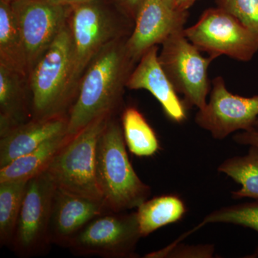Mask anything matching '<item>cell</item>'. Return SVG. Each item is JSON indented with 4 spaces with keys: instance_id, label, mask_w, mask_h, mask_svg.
Here are the masks:
<instances>
[{
    "instance_id": "1",
    "label": "cell",
    "mask_w": 258,
    "mask_h": 258,
    "mask_svg": "<svg viewBox=\"0 0 258 258\" xmlns=\"http://www.w3.org/2000/svg\"><path fill=\"white\" fill-rule=\"evenodd\" d=\"M128 36L118 37L105 45L85 71L69 113V137L102 115H114L118 111L136 63L125 45Z\"/></svg>"
},
{
    "instance_id": "2",
    "label": "cell",
    "mask_w": 258,
    "mask_h": 258,
    "mask_svg": "<svg viewBox=\"0 0 258 258\" xmlns=\"http://www.w3.org/2000/svg\"><path fill=\"white\" fill-rule=\"evenodd\" d=\"M125 147L122 125L113 116L98 142L96 162L102 201L111 212L137 209L152 193L134 170Z\"/></svg>"
},
{
    "instance_id": "3",
    "label": "cell",
    "mask_w": 258,
    "mask_h": 258,
    "mask_svg": "<svg viewBox=\"0 0 258 258\" xmlns=\"http://www.w3.org/2000/svg\"><path fill=\"white\" fill-rule=\"evenodd\" d=\"M72 66L73 41L69 23L29 74L32 118L69 115L74 103L69 94Z\"/></svg>"
},
{
    "instance_id": "4",
    "label": "cell",
    "mask_w": 258,
    "mask_h": 258,
    "mask_svg": "<svg viewBox=\"0 0 258 258\" xmlns=\"http://www.w3.org/2000/svg\"><path fill=\"white\" fill-rule=\"evenodd\" d=\"M113 116L104 115L93 120L57 153L46 170L57 188L103 202L97 180V148Z\"/></svg>"
},
{
    "instance_id": "5",
    "label": "cell",
    "mask_w": 258,
    "mask_h": 258,
    "mask_svg": "<svg viewBox=\"0 0 258 258\" xmlns=\"http://www.w3.org/2000/svg\"><path fill=\"white\" fill-rule=\"evenodd\" d=\"M69 23L73 41L69 94L74 103L80 81L95 56L112 40L131 32L98 0L73 7Z\"/></svg>"
},
{
    "instance_id": "6",
    "label": "cell",
    "mask_w": 258,
    "mask_h": 258,
    "mask_svg": "<svg viewBox=\"0 0 258 258\" xmlns=\"http://www.w3.org/2000/svg\"><path fill=\"white\" fill-rule=\"evenodd\" d=\"M184 30L172 34L162 42L159 61L176 92L182 95L185 107L199 110L208 102L211 91L208 69L217 58L202 55L185 36Z\"/></svg>"
},
{
    "instance_id": "7",
    "label": "cell",
    "mask_w": 258,
    "mask_h": 258,
    "mask_svg": "<svg viewBox=\"0 0 258 258\" xmlns=\"http://www.w3.org/2000/svg\"><path fill=\"white\" fill-rule=\"evenodd\" d=\"M184 32L199 50L216 58L226 55L249 62L258 52L257 32L218 7L204 11L198 21Z\"/></svg>"
},
{
    "instance_id": "8",
    "label": "cell",
    "mask_w": 258,
    "mask_h": 258,
    "mask_svg": "<svg viewBox=\"0 0 258 258\" xmlns=\"http://www.w3.org/2000/svg\"><path fill=\"white\" fill-rule=\"evenodd\" d=\"M56 189L57 186L46 171L27 181L9 247L19 257H36L50 249V222Z\"/></svg>"
},
{
    "instance_id": "9",
    "label": "cell",
    "mask_w": 258,
    "mask_h": 258,
    "mask_svg": "<svg viewBox=\"0 0 258 258\" xmlns=\"http://www.w3.org/2000/svg\"><path fill=\"white\" fill-rule=\"evenodd\" d=\"M141 238L137 212H108L91 220L67 248L77 256L134 258Z\"/></svg>"
},
{
    "instance_id": "10",
    "label": "cell",
    "mask_w": 258,
    "mask_h": 258,
    "mask_svg": "<svg viewBox=\"0 0 258 258\" xmlns=\"http://www.w3.org/2000/svg\"><path fill=\"white\" fill-rule=\"evenodd\" d=\"M10 5L23 39L30 74L69 23L73 7L52 0H17Z\"/></svg>"
},
{
    "instance_id": "11",
    "label": "cell",
    "mask_w": 258,
    "mask_h": 258,
    "mask_svg": "<svg viewBox=\"0 0 258 258\" xmlns=\"http://www.w3.org/2000/svg\"><path fill=\"white\" fill-rule=\"evenodd\" d=\"M212 85L209 101L195 115L196 124L217 140L252 128L258 118V95L233 94L226 87L221 76L212 80Z\"/></svg>"
},
{
    "instance_id": "12",
    "label": "cell",
    "mask_w": 258,
    "mask_h": 258,
    "mask_svg": "<svg viewBox=\"0 0 258 258\" xmlns=\"http://www.w3.org/2000/svg\"><path fill=\"white\" fill-rule=\"evenodd\" d=\"M188 18V11L171 8L163 0H142L134 18V28L125 43L132 60L137 63L151 47L184 30Z\"/></svg>"
},
{
    "instance_id": "13",
    "label": "cell",
    "mask_w": 258,
    "mask_h": 258,
    "mask_svg": "<svg viewBox=\"0 0 258 258\" xmlns=\"http://www.w3.org/2000/svg\"><path fill=\"white\" fill-rule=\"evenodd\" d=\"M111 212L103 202L84 198L57 187L50 222L51 244L68 247L78 234L96 217Z\"/></svg>"
},
{
    "instance_id": "14",
    "label": "cell",
    "mask_w": 258,
    "mask_h": 258,
    "mask_svg": "<svg viewBox=\"0 0 258 258\" xmlns=\"http://www.w3.org/2000/svg\"><path fill=\"white\" fill-rule=\"evenodd\" d=\"M157 45L142 55L126 83L131 90H147L162 106L166 115L176 123L186 118V108L159 61Z\"/></svg>"
},
{
    "instance_id": "15",
    "label": "cell",
    "mask_w": 258,
    "mask_h": 258,
    "mask_svg": "<svg viewBox=\"0 0 258 258\" xmlns=\"http://www.w3.org/2000/svg\"><path fill=\"white\" fill-rule=\"evenodd\" d=\"M69 115L33 119L0 137V168L35 150L44 142L66 133Z\"/></svg>"
},
{
    "instance_id": "16",
    "label": "cell",
    "mask_w": 258,
    "mask_h": 258,
    "mask_svg": "<svg viewBox=\"0 0 258 258\" xmlns=\"http://www.w3.org/2000/svg\"><path fill=\"white\" fill-rule=\"evenodd\" d=\"M31 119L28 78L0 64V137Z\"/></svg>"
},
{
    "instance_id": "17",
    "label": "cell",
    "mask_w": 258,
    "mask_h": 258,
    "mask_svg": "<svg viewBox=\"0 0 258 258\" xmlns=\"http://www.w3.org/2000/svg\"><path fill=\"white\" fill-rule=\"evenodd\" d=\"M71 139L66 133L60 134L44 142L32 152L0 168V183L27 182L42 174Z\"/></svg>"
},
{
    "instance_id": "18",
    "label": "cell",
    "mask_w": 258,
    "mask_h": 258,
    "mask_svg": "<svg viewBox=\"0 0 258 258\" xmlns=\"http://www.w3.org/2000/svg\"><path fill=\"white\" fill-rule=\"evenodd\" d=\"M186 211L184 202L176 195L148 199L136 211L141 235L147 237L161 227L179 221Z\"/></svg>"
},
{
    "instance_id": "19",
    "label": "cell",
    "mask_w": 258,
    "mask_h": 258,
    "mask_svg": "<svg viewBox=\"0 0 258 258\" xmlns=\"http://www.w3.org/2000/svg\"><path fill=\"white\" fill-rule=\"evenodd\" d=\"M0 64L28 78L26 53L10 3L0 1Z\"/></svg>"
},
{
    "instance_id": "20",
    "label": "cell",
    "mask_w": 258,
    "mask_h": 258,
    "mask_svg": "<svg viewBox=\"0 0 258 258\" xmlns=\"http://www.w3.org/2000/svg\"><path fill=\"white\" fill-rule=\"evenodd\" d=\"M217 171L240 185V189L232 191V199L252 198L258 200L257 146H249L245 155L225 159L218 166Z\"/></svg>"
},
{
    "instance_id": "21",
    "label": "cell",
    "mask_w": 258,
    "mask_h": 258,
    "mask_svg": "<svg viewBox=\"0 0 258 258\" xmlns=\"http://www.w3.org/2000/svg\"><path fill=\"white\" fill-rule=\"evenodd\" d=\"M121 125L125 144L134 155L151 157L159 150L157 134L136 107H128L123 111Z\"/></svg>"
},
{
    "instance_id": "22",
    "label": "cell",
    "mask_w": 258,
    "mask_h": 258,
    "mask_svg": "<svg viewBox=\"0 0 258 258\" xmlns=\"http://www.w3.org/2000/svg\"><path fill=\"white\" fill-rule=\"evenodd\" d=\"M27 182L0 183V245L10 247L21 210Z\"/></svg>"
},
{
    "instance_id": "23",
    "label": "cell",
    "mask_w": 258,
    "mask_h": 258,
    "mask_svg": "<svg viewBox=\"0 0 258 258\" xmlns=\"http://www.w3.org/2000/svg\"><path fill=\"white\" fill-rule=\"evenodd\" d=\"M212 223L232 224L252 229L258 232V200L254 203L232 205L215 210L205 217L191 232L207 224Z\"/></svg>"
},
{
    "instance_id": "24",
    "label": "cell",
    "mask_w": 258,
    "mask_h": 258,
    "mask_svg": "<svg viewBox=\"0 0 258 258\" xmlns=\"http://www.w3.org/2000/svg\"><path fill=\"white\" fill-rule=\"evenodd\" d=\"M215 3L258 34V0H215Z\"/></svg>"
},
{
    "instance_id": "25",
    "label": "cell",
    "mask_w": 258,
    "mask_h": 258,
    "mask_svg": "<svg viewBox=\"0 0 258 258\" xmlns=\"http://www.w3.org/2000/svg\"><path fill=\"white\" fill-rule=\"evenodd\" d=\"M215 247L212 244H199V245H184L174 242L168 245L165 248L146 254L147 258H189L213 257Z\"/></svg>"
},
{
    "instance_id": "26",
    "label": "cell",
    "mask_w": 258,
    "mask_h": 258,
    "mask_svg": "<svg viewBox=\"0 0 258 258\" xmlns=\"http://www.w3.org/2000/svg\"><path fill=\"white\" fill-rule=\"evenodd\" d=\"M232 139L239 145L258 147V118L252 128L238 132L232 137Z\"/></svg>"
},
{
    "instance_id": "27",
    "label": "cell",
    "mask_w": 258,
    "mask_h": 258,
    "mask_svg": "<svg viewBox=\"0 0 258 258\" xmlns=\"http://www.w3.org/2000/svg\"><path fill=\"white\" fill-rule=\"evenodd\" d=\"M198 0H174V8L181 11H188Z\"/></svg>"
},
{
    "instance_id": "28",
    "label": "cell",
    "mask_w": 258,
    "mask_h": 258,
    "mask_svg": "<svg viewBox=\"0 0 258 258\" xmlns=\"http://www.w3.org/2000/svg\"><path fill=\"white\" fill-rule=\"evenodd\" d=\"M125 8L128 10L129 14L135 18L136 13L138 8L139 3L142 0H121Z\"/></svg>"
},
{
    "instance_id": "29",
    "label": "cell",
    "mask_w": 258,
    "mask_h": 258,
    "mask_svg": "<svg viewBox=\"0 0 258 258\" xmlns=\"http://www.w3.org/2000/svg\"><path fill=\"white\" fill-rule=\"evenodd\" d=\"M52 1L57 3V4L74 7L76 5L83 4V3H89L93 0H52Z\"/></svg>"
},
{
    "instance_id": "30",
    "label": "cell",
    "mask_w": 258,
    "mask_h": 258,
    "mask_svg": "<svg viewBox=\"0 0 258 258\" xmlns=\"http://www.w3.org/2000/svg\"><path fill=\"white\" fill-rule=\"evenodd\" d=\"M168 5L174 8V0H163Z\"/></svg>"
},
{
    "instance_id": "31",
    "label": "cell",
    "mask_w": 258,
    "mask_h": 258,
    "mask_svg": "<svg viewBox=\"0 0 258 258\" xmlns=\"http://www.w3.org/2000/svg\"><path fill=\"white\" fill-rule=\"evenodd\" d=\"M0 1L5 2V3H11L13 2L17 1V0H0Z\"/></svg>"
},
{
    "instance_id": "32",
    "label": "cell",
    "mask_w": 258,
    "mask_h": 258,
    "mask_svg": "<svg viewBox=\"0 0 258 258\" xmlns=\"http://www.w3.org/2000/svg\"><path fill=\"white\" fill-rule=\"evenodd\" d=\"M254 256H252V257H258V249H257V251H256L255 253L253 254Z\"/></svg>"
}]
</instances>
